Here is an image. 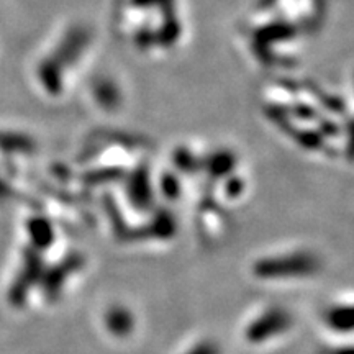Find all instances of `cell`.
<instances>
[{"label":"cell","instance_id":"ba28073f","mask_svg":"<svg viewBox=\"0 0 354 354\" xmlns=\"http://www.w3.org/2000/svg\"><path fill=\"white\" fill-rule=\"evenodd\" d=\"M179 180L176 179V176H165L162 177V192L166 194L167 198H176L179 194Z\"/></svg>","mask_w":354,"mask_h":354},{"label":"cell","instance_id":"6da1fadb","mask_svg":"<svg viewBox=\"0 0 354 354\" xmlns=\"http://www.w3.org/2000/svg\"><path fill=\"white\" fill-rule=\"evenodd\" d=\"M117 37L143 57L169 56L187 33L183 0H113Z\"/></svg>","mask_w":354,"mask_h":354},{"label":"cell","instance_id":"52a82bcc","mask_svg":"<svg viewBox=\"0 0 354 354\" xmlns=\"http://www.w3.org/2000/svg\"><path fill=\"white\" fill-rule=\"evenodd\" d=\"M32 234L33 240L38 243V246H48L51 245V241H55V230L51 228L50 221L44 218H37L32 221Z\"/></svg>","mask_w":354,"mask_h":354},{"label":"cell","instance_id":"5b68a950","mask_svg":"<svg viewBox=\"0 0 354 354\" xmlns=\"http://www.w3.org/2000/svg\"><path fill=\"white\" fill-rule=\"evenodd\" d=\"M105 325H107V330L113 336L123 338V336H128L133 331L135 318H133L130 310L122 307V305H117V307L110 308L107 315H105Z\"/></svg>","mask_w":354,"mask_h":354},{"label":"cell","instance_id":"30bf717a","mask_svg":"<svg viewBox=\"0 0 354 354\" xmlns=\"http://www.w3.org/2000/svg\"><path fill=\"white\" fill-rule=\"evenodd\" d=\"M335 354H353L351 348H342V349H336Z\"/></svg>","mask_w":354,"mask_h":354},{"label":"cell","instance_id":"277c9868","mask_svg":"<svg viewBox=\"0 0 354 354\" xmlns=\"http://www.w3.org/2000/svg\"><path fill=\"white\" fill-rule=\"evenodd\" d=\"M292 318L284 308H269L264 313H261L258 318L248 325L246 328V339L250 343H266L268 339L276 338L286 333L290 328Z\"/></svg>","mask_w":354,"mask_h":354},{"label":"cell","instance_id":"8992f818","mask_svg":"<svg viewBox=\"0 0 354 354\" xmlns=\"http://www.w3.org/2000/svg\"><path fill=\"white\" fill-rule=\"evenodd\" d=\"M326 325L338 333H349L353 328V308L351 305H336L330 308L325 317Z\"/></svg>","mask_w":354,"mask_h":354},{"label":"cell","instance_id":"3957f363","mask_svg":"<svg viewBox=\"0 0 354 354\" xmlns=\"http://www.w3.org/2000/svg\"><path fill=\"white\" fill-rule=\"evenodd\" d=\"M318 269V259L312 253H290L264 258L256 263L254 274L263 279L305 277Z\"/></svg>","mask_w":354,"mask_h":354},{"label":"cell","instance_id":"7a4b0ae2","mask_svg":"<svg viewBox=\"0 0 354 354\" xmlns=\"http://www.w3.org/2000/svg\"><path fill=\"white\" fill-rule=\"evenodd\" d=\"M94 46V28L86 21L61 26L35 59L32 77L38 94L53 102L68 97Z\"/></svg>","mask_w":354,"mask_h":354},{"label":"cell","instance_id":"9c48e42d","mask_svg":"<svg viewBox=\"0 0 354 354\" xmlns=\"http://www.w3.org/2000/svg\"><path fill=\"white\" fill-rule=\"evenodd\" d=\"M185 354H220V348L215 343L203 342L196 344L194 348H190Z\"/></svg>","mask_w":354,"mask_h":354}]
</instances>
